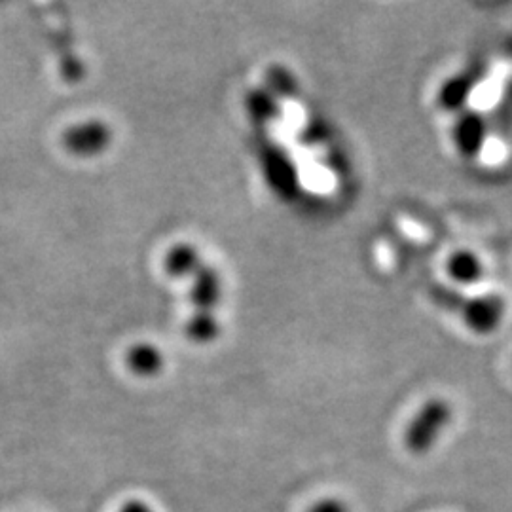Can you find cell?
I'll use <instances>...</instances> for the list:
<instances>
[{
	"instance_id": "6da1fadb",
	"label": "cell",
	"mask_w": 512,
	"mask_h": 512,
	"mask_svg": "<svg viewBox=\"0 0 512 512\" xmlns=\"http://www.w3.org/2000/svg\"><path fill=\"white\" fill-rule=\"evenodd\" d=\"M454 420V408L446 399H429L420 406L416 416L408 421L404 429V448L414 454L423 456L431 452L440 442Z\"/></svg>"
},
{
	"instance_id": "7a4b0ae2",
	"label": "cell",
	"mask_w": 512,
	"mask_h": 512,
	"mask_svg": "<svg viewBox=\"0 0 512 512\" xmlns=\"http://www.w3.org/2000/svg\"><path fill=\"white\" fill-rule=\"evenodd\" d=\"M459 313L467 329L475 334H492L505 321L507 302L501 294H475L459 304Z\"/></svg>"
},
{
	"instance_id": "3957f363",
	"label": "cell",
	"mask_w": 512,
	"mask_h": 512,
	"mask_svg": "<svg viewBox=\"0 0 512 512\" xmlns=\"http://www.w3.org/2000/svg\"><path fill=\"white\" fill-rule=\"evenodd\" d=\"M486 122L478 112H463L454 126V145L465 158H476L486 143Z\"/></svg>"
},
{
	"instance_id": "277c9868",
	"label": "cell",
	"mask_w": 512,
	"mask_h": 512,
	"mask_svg": "<svg viewBox=\"0 0 512 512\" xmlns=\"http://www.w3.org/2000/svg\"><path fill=\"white\" fill-rule=\"evenodd\" d=\"M446 270L450 277L463 285V287H471L482 281L484 277V264L480 260V256L469 251V249H459L454 255L448 258Z\"/></svg>"
},
{
	"instance_id": "5b68a950",
	"label": "cell",
	"mask_w": 512,
	"mask_h": 512,
	"mask_svg": "<svg viewBox=\"0 0 512 512\" xmlns=\"http://www.w3.org/2000/svg\"><path fill=\"white\" fill-rule=\"evenodd\" d=\"M471 88H473V82H471L469 76L452 78L440 90V103H442V107H446L448 110L461 109L467 103L469 95H471Z\"/></svg>"
},
{
	"instance_id": "8992f818",
	"label": "cell",
	"mask_w": 512,
	"mask_h": 512,
	"mask_svg": "<svg viewBox=\"0 0 512 512\" xmlns=\"http://www.w3.org/2000/svg\"><path fill=\"white\" fill-rule=\"evenodd\" d=\"M308 512H351V509H349V505L344 499L329 495V497L317 499L308 509Z\"/></svg>"
},
{
	"instance_id": "52a82bcc",
	"label": "cell",
	"mask_w": 512,
	"mask_h": 512,
	"mask_svg": "<svg viewBox=\"0 0 512 512\" xmlns=\"http://www.w3.org/2000/svg\"><path fill=\"white\" fill-rule=\"evenodd\" d=\"M118 512H154V509L143 499H128L126 503H122Z\"/></svg>"
}]
</instances>
